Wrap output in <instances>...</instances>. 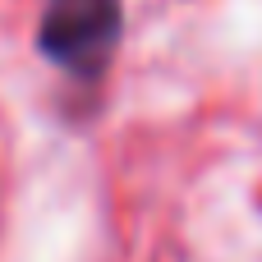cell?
Here are the masks:
<instances>
[{"label":"cell","instance_id":"obj_1","mask_svg":"<svg viewBox=\"0 0 262 262\" xmlns=\"http://www.w3.org/2000/svg\"><path fill=\"white\" fill-rule=\"evenodd\" d=\"M120 28H124L120 0H51L41 14L37 41H41L46 60H55L74 78L92 83L111 64V55L120 46Z\"/></svg>","mask_w":262,"mask_h":262}]
</instances>
